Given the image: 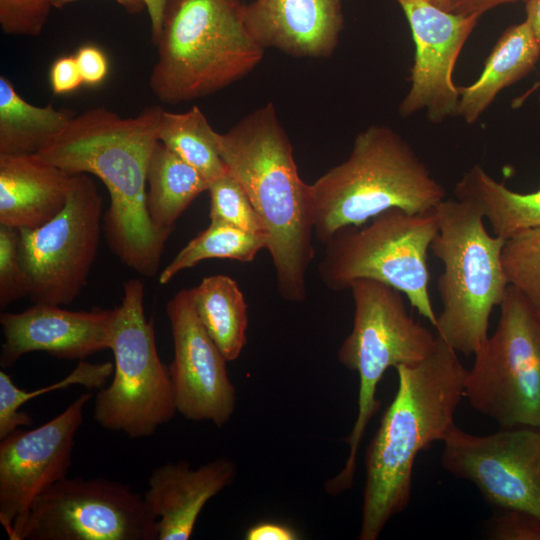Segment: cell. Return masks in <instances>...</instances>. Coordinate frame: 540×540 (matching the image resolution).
<instances>
[{"instance_id": "cell-1", "label": "cell", "mask_w": 540, "mask_h": 540, "mask_svg": "<svg viewBox=\"0 0 540 540\" xmlns=\"http://www.w3.org/2000/svg\"><path fill=\"white\" fill-rule=\"evenodd\" d=\"M162 111L150 106L121 117L105 107L91 108L74 116L39 152L69 174H92L104 183L110 196L104 215L108 246L146 277L158 272L169 237L153 227L146 209V174Z\"/></svg>"}, {"instance_id": "cell-2", "label": "cell", "mask_w": 540, "mask_h": 540, "mask_svg": "<svg viewBox=\"0 0 540 540\" xmlns=\"http://www.w3.org/2000/svg\"><path fill=\"white\" fill-rule=\"evenodd\" d=\"M398 387L365 454L359 540H376L407 508L418 454L444 441L464 398L467 369L440 337L423 360L396 368Z\"/></svg>"}, {"instance_id": "cell-3", "label": "cell", "mask_w": 540, "mask_h": 540, "mask_svg": "<svg viewBox=\"0 0 540 540\" xmlns=\"http://www.w3.org/2000/svg\"><path fill=\"white\" fill-rule=\"evenodd\" d=\"M227 171L241 184L260 217L280 296L306 299L314 259L311 184L299 176L290 139L272 102L257 108L225 133H216Z\"/></svg>"}, {"instance_id": "cell-4", "label": "cell", "mask_w": 540, "mask_h": 540, "mask_svg": "<svg viewBox=\"0 0 540 540\" xmlns=\"http://www.w3.org/2000/svg\"><path fill=\"white\" fill-rule=\"evenodd\" d=\"M311 195L314 236L325 244L389 209L433 210L446 193L399 133L371 125L357 134L346 160L311 184Z\"/></svg>"}, {"instance_id": "cell-5", "label": "cell", "mask_w": 540, "mask_h": 540, "mask_svg": "<svg viewBox=\"0 0 540 540\" xmlns=\"http://www.w3.org/2000/svg\"><path fill=\"white\" fill-rule=\"evenodd\" d=\"M154 45L149 86L165 104L226 88L253 71L265 52L248 32L239 0H167Z\"/></svg>"}, {"instance_id": "cell-6", "label": "cell", "mask_w": 540, "mask_h": 540, "mask_svg": "<svg viewBox=\"0 0 540 540\" xmlns=\"http://www.w3.org/2000/svg\"><path fill=\"white\" fill-rule=\"evenodd\" d=\"M430 250L443 264L437 279L442 310L435 329L457 353L474 355L488 338L490 315L510 286L502 263L505 239L486 230L473 204L444 199Z\"/></svg>"}, {"instance_id": "cell-7", "label": "cell", "mask_w": 540, "mask_h": 540, "mask_svg": "<svg viewBox=\"0 0 540 540\" xmlns=\"http://www.w3.org/2000/svg\"><path fill=\"white\" fill-rule=\"evenodd\" d=\"M353 326L342 342L337 358L359 376L358 410L350 434L345 439L349 453L343 468L324 484L337 496L354 483L357 454L370 420L380 407L377 386L388 368L417 363L435 348L438 336L407 311L397 289L373 279L353 281Z\"/></svg>"}, {"instance_id": "cell-8", "label": "cell", "mask_w": 540, "mask_h": 540, "mask_svg": "<svg viewBox=\"0 0 540 540\" xmlns=\"http://www.w3.org/2000/svg\"><path fill=\"white\" fill-rule=\"evenodd\" d=\"M437 232L435 209L384 211L361 226L338 230L324 244L320 279L333 291L348 290L357 279L383 282L405 294L411 307L435 327L427 254Z\"/></svg>"}, {"instance_id": "cell-9", "label": "cell", "mask_w": 540, "mask_h": 540, "mask_svg": "<svg viewBox=\"0 0 540 540\" xmlns=\"http://www.w3.org/2000/svg\"><path fill=\"white\" fill-rule=\"evenodd\" d=\"M115 308L113 378L98 392L93 418L105 429L145 438L177 412L169 367L158 355L153 320L145 316L143 282L126 281Z\"/></svg>"}, {"instance_id": "cell-10", "label": "cell", "mask_w": 540, "mask_h": 540, "mask_svg": "<svg viewBox=\"0 0 540 540\" xmlns=\"http://www.w3.org/2000/svg\"><path fill=\"white\" fill-rule=\"evenodd\" d=\"M494 333L474 354L464 398L500 427H540V310L509 286Z\"/></svg>"}, {"instance_id": "cell-11", "label": "cell", "mask_w": 540, "mask_h": 540, "mask_svg": "<svg viewBox=\"0 0 540 540\" xmlns=\"http://www.w3.org/2000/svg\"><path fill=\"white\" fill-rule=\"evenodd\" d=\"M103 198L89 174L71 175L64 208L35 229H19V255L34 303L68 305L87 283L101 233Z\"/></svg>"}, {"instance_id": "cell-12", "label": "cell", "mask_w": 540, "mask_h": 540, "mask_svg": "<svg viewBox=\"0 0 540 540\" xmlns=\"http://www.w3.org/2000/svg\"><path fill=\"white\" fill-rule=\"evenodd\" d=\"M143 495L107 478H64L33 503L15 540H157Z\"/></svg>"}, {"instance_id": "cell-13", "label": "cell", "mask_w": 540, "mask_h": 540, "mask_svg": "<svg viewBox=\"0 0 540 540\" xmlns=\"http://www.w3.org/2000/svg\"><path fill=\"white\" fill-rule=\"evenodd\" d=\"M443 468L473 483L496 509L540 517V427H500L475 435L456 425L443 441Z\"/></svg>"}, {"instance_id": "cell-14", "label": "cell", "mask_w": 540, "mask_h": 540, "mask_svg": "<svg viewBox=\"0 0 540 540\" xmlns=\"http://www.w3.org/2000/svg\"><path fill=\"white\" fill-rule=\"evenodd\" d=\"M90 399L83 393L41 426L0 440V523L15 540L35 500L68 477L75 436Z\"/></svg>"}, {"instance_id": "cell-15", "label": "cell", "mask_w": 540, "mask_h": 540, "mask_svg": "<svg viewBox=\"0 0 540 540\" xmlns=\"http://www.w3.org/2000/svg\"><path fill=\"white\" fill-rule=\"evenodd\" d=\"M397 2L409 23L415 45L411 85L399 105L400 116L425 111L433 124L457 117L460 95L453 71L480 16L448 12L427 0Z\"/></svg>"}, {"instance_id": "cell-16", "label": "cell", "mask_w": 540, "mask_h": 540, "mask_svg": "<svg viewBox=\"0 0 540 540\" xmlns=\"http://www.w3.org/2000/svg\"><path fill=\"white\" fill-rule=\"evenodd\" d=\"M174 343L169 366L177 412L191 421H210L218 428L232 417L236 389L227 360L201 323L190 289L178 291L166 305Z\"/></svg>"}, {"instance_id": "cell-17", "label": "cell", "mask_w": 540, "mask_h": 540, "mask_svg": "<svg viewBox=\"0 0 540 540\" xmlns=\"http://www.w3.org/2000/svg\"><path fill=\"white\" fill-rule=\"evenodd\" d=\"M116 308L70 311L60 305L34 303L19 313L2 312L4 341L0 365L13 366L23 355L46 352L68 360L110 348Z\"/></svg>"}, {"instance_id": "cell-18", "label": "cell", "mask_w": 540, "mask_h": 540, "mask_svg": "<svg viewBox=\"0 0 540 540\" xmlns=\"http://www.w3.org/2000/svg\"><path fill=\"white\" fill-rule=\"evenodd\" d=\"M244 24L264 49L294 57H330L344 26L342 0H253L242 3Z\"/></svg>"}, {"instance_id": "cell-19", "label": "cell", "mask_w": 540, "mask_h": 540, "mask_svg": "<svg viewBox=\"0 0 540 540\" xmlns=\"http://www.w3.org/2000/svg\"><path fill=\"white\" fill-rule=\"evenodd\" d=\"M237 464L220 457L193 469L189 462L157 466L143 495L157 519V540H188L206 503L230 486Z\"/></svg>"}, {"instance_id": "cell-20", "label": "cell", "mask_w": 540, "mask_h": 540, "mask_svg": "<svg viewBox=\"0 0 540 540\" xmlns=\"http://www.w3.org/2000/svg\"><path fill=\"white\" fill-rule=\"evenodd\" d=\"M71 175L39 153L0 154V225L35 229L53 219Z\"/></svg>"}, {"instance_id": "cell-21", "label": "cell", "mask_w": 540, "mask_h": 540, "mask_svg": "<svg viewBox=\"0 0 540 540\" xmlns=\"http://www.w3.org/2000/svg\"><path fill=\"white\" fill-rule=\"evenodd\" d=\"M540 57V43L524 20L509 26L498 38L483 71L470 85L458 86V116L475 123L497 95L531 73Z\"/></svg>"}, {"instance_id": "cell-22", "label": "cell", "mask_w": 540, "mask_h": 540, "mask_svg": "<svg viewBox=\"0 0 540 540\" xmlns=\"http://www.w3.org/2000/svg\"><path fill=\"white\" fill-rule=\"evenodd\" d=\"M456 199L473 204L488 221L494 235L507 240L525 229L540 226V187L518 193L474 165L457 181Z\"/></svg>"}, {"instance_id": "cell-23", "label": "cell", "mask_w": 540, "mask_h": 540, "mask_svg": "<svg viewBox=\"0 0 540 540\" xmlns=\"http://www.w3.org/2000/svg\"><path fill=\"white\" fill-rule=\"evenodd\" d=\"M208 187L195 168L158 141L146 174V209L153 227L170 235L177 219Z\"/></svg>"}, {"instance_id": "cell-24", "label": "cell", "mask_w": 540, "mask_h": 540, "mask_svg": "<svg viewBox=\"0 0 540 540\" xmlns=\"http://www.w3.org/2000/svg\"><path fill=\"white\" fill-rule=\"evenodd\" d=\"M196 313L227 362L236 360L247 341L248 313L243 292L230 276L204 277L190 289Z\"/></svg>"}, {"instance_id": "cell-25", "label": "cell", "mask_w": 540, "mask_h": 540, "mask_svg": "<svg viewBox=\"0 0 540 540\" xmlns=\"http://www.w3.org/2000/svg\"><path fill=\"white\" fill-rule=\"evenodd\" d=\"M74 116L52 104L29 103L9 79L0 77V154L39 153Z\"/></svg>"}, {"instance_id": "cell-26", "label": "cell", "mask_w": 540, "mask_h": 540, "mask_svg": "<svg viewBox=\"0 0 540 540\" xmlns=\"http://www.w3.org/2000/svg\"><path fill=\"white\" fill-rule=\"evenodd\" d=\"M216 133L198 106L181 113L164 109L161 113L159 141L209 183L227 172L218 151Z\"/></svg>"}, {"instance_id": "cell-27", "label": "cell", "mask_w": 540, "mask_h": 540, "mask_svg": "<svg viewBox=\"0 0 540 540\" xmlns=\"http://www.w3.org/2000/svg\"><path fill=\"white\" fill-rule=\"evenodd\" d=\"M267 236L241 230L232 225L210 221L190 240L159 274V283H169L178 273L211 258L232 259L247 263L266 249Z\"/></svg>"}, {"instance_id": "cell-28", "label": "cell", "mask_w": 540, "mask_h": 540, "mask_svg": "<svg viewBox=\"0 0 540 540\" xmlns=\"http://www.w3.org/2000/svg\"><path fill=\"white\" fill-rule=\"evenodd\" d=\"M113 372L114 364L111 362L95 364L79 360L75 369L62 380L33 391H25L18 388L4 370H0V440L21 426L32 425L31 416L20 410L26 402L75 384L87 389L103 388Z\"/></svg>"}, {"instance_id": "cell-29", "label": "cell", "mask_w": 540, "mask_h": 540, "mask_svg": "<svg viewBox=\"0 0 540 540\" xmlns=\"http://www.w3.org/2000/svg\"><path fill=\"white\" fill-rule=\"evenodd\" d=\"M502 263L509 284L540 310V226L525 229L505 241Z\"/></svg>"}, {"instance_id": "cell-30", "label": "cell", "mask_w": 540, "mask_h": 540, "mask_svg": "<svg viewBox=\"0 0 540 540\" xmlns=\"http://www.w3.org/2000/svg\"><path fill=\"white\" fill-rule=\"evenodd\" d=\"M210 221L241 230L266 234L265 227L241 184L227 171L209 183Z\"/></svg>"}, {"instance_id": "cell-31", "label": "cell", "mask_w": 540, "mask_h": 540, "mask_svg": "<svg viewBox=\"0 0 540 540\" xmlns=\"http://www.w3.org/2000/svg\"><path fill=\"white\" fill-rule=\"evenodd\" d=\"M28 296L19 255V230L0 225V307Z\"/></svg>"}, {"instance_id": "cell-32", "label": "cell", "mask_w": 540, "mask_h": 540, "mask_svg": "<svg viewBox=\"0 0 540 540\" xmlns=\"http://www.w3.org/2000/svg\"><path fill=\"white\" fill-rule=\"evenodd\" d=\"M51 0H0V26L8 35L39 36L52 9Z\"/></svg>"}, {"instance_id": "cell-33", "label": "cell", "mask_w": 540, "mask_h": 540, "mask_svg": "<svg viewBox=\"0 0 540 540\" xmlns=\"http://www.w3.org/2000/svg\"><path fill=\"white\" fill-rule=\"evenodd\" d=\"M487 534L493 540H540V517L519 509H498Z\"/></svg>"}, {"instance_id": "cell-34", "label": "cell", "mask_w": 540, "mask_h": 540, "mask_svg": "<svg viewBox=\"0 0 540 540\" xmlns=\"http://www.w3.org/2000/svg\"><path fill=\"white\" fill-rule=\"evenodd\" d=\"M83 84L99 85L107 77L109 63L104 52L94 45L81 46L74 55Z\"/></svg>"}, {"instance_id": "cell-35", "label": "cell", "mask_w": 540, "mask_h": 540, "mask_svg": "<svg viewBox=\"0 0 540 540\" xmlns=\"http://www.w3.org/2000/svg\"><path fill=\"white\" fill-rule=\"evenodd\" d=\"M49 78L51 89L56 95L73 92L83 84L74 56L56 59L51 66Z\"/></svg>"}, {"instance_id": "cell-36", "label": "cell", "mask_w": 540, "mask_h": 540, "mask_svg": "<svg viewBox=\"0 0 540 540\" xmlns=\"http://www.w3.org/2000/svg\"><path fill=\"white\" fill-rule=\"evenodd\" d=\"M246 540H296L297 532L291 527L275 522H259L245 533Z\"/></svg>"}, {"instance_id": "cell-37", "label": "cell", "mask_w": 540, "mask_h": 540, "mask_svg": "<svg viewBox=\"0 0 540 540\" xmlns=\"http://www.w3.org/2000/svg\"><path fill=\"white\" fill-rule=\"evenodd\" d=\"M518 1L524 2L525 0H450L452 12L479 16L497 6Z\"/></svg>"}, {"instance_id": "cell-38", "label": "cell", "mask_w": 540, "mask_h": 540, "mask_svg": "<svg viewBox=\"0 0 540 540\" xmlns=\"http://www.w3.org/2000/svg\"><path fill=\"white\" fill-rule=\"evenodd\" d=\"M148 12L150 22H151V31H152V42L156 43L159 38L164 12L167 4V0H143Z\"/></svg>"}, {"instance_id": "cell-39", "label": "cell", "mask_w": 540, "mask_h": 540, "mask_svg": "<svg viewBox=\"0 0 540 540\" xmlns=\"http://www.w3.org/2000/svg\"><path fill=\"white\" fill-rule=\"evenodd\" d=\"M525 21L531 27L535 37L540 43V0H525Z\"/></svg>"}, {"instance_id": "cell-40", "label": "cell", "mask_w": 540, "mask_h": 540, "mask_svg": "<svg viewBox=\"0 0 540 540\" xmlns=\"http://www.w3.org/2000/svg\"><path fill=\"white\" fill-rule=\"evenodd\" d=\"M77 0H51L53 8L61 9L67 4H70ZM117 2L126 12L129 14H138L146 9L143 0H114Z\"/></svg>"}, {"instance_id": "cell-41", "label": "cell", "mask_w": 540, "mask_h": 540, "mask_svg": "<svg viewBox=\"0 0 540 540\" xmlns=\"http://www.w3.org/2000/svg\"><path fill=\"white\" fill-rule=\"evenodd\" d=\"M540 88V80L536 82L533 86H531L525 93H523L521 96L517 97L513 102V107L517 108L520 107L527 98L533 94L536 90Z\"/></svg>"}, {"instance_id": "cell-42", "label": "cell", "mask_w": 540, "mask_h": 540, "mask_svg": "<svg viewBox=\"0 0 540 540\" xmlns=\"http://www.w3.org/2000/svg\"><path fill=\"white\" fill-rule=\"evenodd\" d=\"M427 1L439 7L442 10L452 12L450 0H427Z\"/></svg>"}]
</instances>
